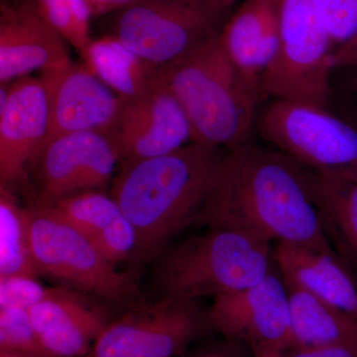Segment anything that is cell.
I'll return each instance as SVG.
<instances>
[{"label":"cell","instance_id":"obj_1","mask_svg":"<svg viewBox=\"0 0 357 357\" xmlns=\"http://www.w3.org/2000/svg\"><path fill=\"white\" fill-rule=\"evenodd\" d=\"M196 225L335 252L319 215L316 171L250 140L223 155Z\"/></svg>","mask_w":357,"mask_h":357},{"label":"cell","instance_id":"obj_2","mask_svg":"<svg viewBox=\"0 0 357 357\" xmlns=\"http://www.w3.org/2000/svg\"><path fill=\"white\" fill-rule=\"evenodd\" d=\"M223 155L192 142L163 156L121 164L110 195L137 234L130 264L154 261L174 237L196 225Z\"/></svg>","mask_w":357,"mask_h":357},{"label":"cell","instance_id":"obj_3","mask_svg":"<svg viewBox=\"0 0 357 357\" xmlns=\"http://www.w3.org/2000/svg\"><path fill=\"white\" fill-rule=\"evenodd\" d=\"M218 36L157 70V79L184 109L195 142L229 151L250 140L262 96L230 62Z\"/></svg>","mask_w":357,"mask_h":357},{"label":"cell","instance_id":"obj_4","mask_svg":"<svg viewBox=\"0 0 357 357\" xmlns=\"http://www.w3.org/2000/svg\"><path fill=\"white\" fill-rule=\"evenodd\" d=\"M160 297L201 301L250 287L275 271L270 243L244 232L206 227L154 260Z\"/></svg>","mask_w":357,"mask_h":357},{"label":"cell","instance_id":"obj_5","mask_svg":"<svg viewBox=\"0 0 357 357\" xmlns=\"http://www.w3.org/2000/svg\"><path fill=\"white\" fill-rule=\"evenodd\" d=\"M236 0H140L114 13L107 35L157 70L217 36Z\"/></svg>","mask_w":357,"mask_h":357},{"label":"cell","instance_id":"obj_6","mask_svg":"<svg viewBox=\"0 0 357 357\" xmlns=\"http://www.w3.org/2000/svg\"><path fill=\"white\" fill-rule=\"evenodd\" d=\"M30 239L40 277L126 309L141 303L132 275L119 270L88 236L48 208H30Z\"/></svg>","mask_w":357,"mask_h":357},{"label":"cell","instance_id":"obj_7","mask_svg":"<svg viewBox=\"0 0 357 357\" xmlns=\"http://www.w3.org/2000/svg\"><path fill=\"white\" fill-rule=\"evenodd\" d=\"M333 45L310 0H280V41L261 79L262 98L328 109Z\"/></svg>","mask_w":357,"mask_h":357},{"label":"cell","instance_id":"obj_8","mask_svg":"<svg viewBox=\"0 0 357 357\" xmlns=\"http://www.w3.org/2000/svg\"><path fill=\"white\" fill-rule=\"evenodd\" d=\"M211 331L201 301L160 297L112 319L84 357H184Z\"/></svg>","mask_w":357,"mask_h":357},{"label":"cell","instance_id":"obj_9","mask_svg":"<svg viewBox=\"0 0 357 357\" xmlns=\"http://www.w3.org/2000/svg\"><path fill=\"white\" fill-rule=\"evenodd\" d=\"M256 128L270 146L318 172L357 164V131L326 107L273 100Z\"/></svg>","mask_w":357,"mask_h":357},{"label":"cell","instance_id":"obj_10","mask_svg":"<svg viewBox=\"0 0 357 357\" xmlns=\"http://www.w3.org/2000/svg\"><path fill=\"white\" fill-rule=\"evenodd\" d=\"M119 162L114 132L84 131L54 138L27 169L38 192L37 206H51L77 192L100 191L114 182Z\"/></svg>","mask_w":357,"mask_h":357},{"label":"cell","instance_id":"obj_11","mask_svg":"<svg viewBox=\"0 0 357 357\" xmlns=\"http://www.w3.org/2000/svg\"><path fill=\"white\" fill-rule=\"evenodd\" d=\"M213 330L255 347H294L288 290L276 271L250 287L218 296L210 307Z\"/></svg>","mask_w":357,"mask_h":357},{"label":"cell","instance_id":"obj_12","mask_svg":"<svg viewBox=\"0 0 357 357\" xmlns=\"http://www.w3.org/2000/svg\"><path fill=\"white\" fill-rule=\"evenodd\" d=\"M114 138L121 164L163 156L195 142L184 109L157 76L144 93L126 100Z\"/></svg>","mask_w":357,"mask_h":357},{"label":"cell","instance_id":"obj_13","mask_svg":"<svg viewBox=\"0 0 357 357\" xmlns=\"http://www.w3.org/2000/svg\"><path fill=\"white\" fill-rule=\"evenodd\" d=\"M50 119V98L43 77H24L0 88V189L27 173L43 145Z\"/></svg>","mask_w":357,"mask_h":357},{"label":"cell","instance_id":"obj_14","mask_svg":"<svg viewBox=\"0 0 357 357\" xmlns=\"http://www.w3.org/2000/svg\"><path fill=\"white\" fill-rule=\"evenodd\" d=\"M41 77L50 98V119L43 145L65 134L115 132L126 100L86 66L72 64L41 73Z\"/></svg>","mask_w":357,"mask_h":357},{"label":"cell","instance_id":"obj_15","mask_svg":"<svg viewBox=\"0 0 357 357\" xmlns=\"http://www.w3.org/2000/svg\"><path fill=\"white\" fill-rule=\"evenodd\" d=\"M72 64L65 39L40 14L34 0H1L0 84Z\"/></svg>","mask_w":357,"mask_h":357},{"label":"cell","instance_id":"obj_16","mask_svg":"<svg viewBox=\"0 0 357 357\" xmlns=\"http://www.w3.org/2000/svg\"><path fill=\"white\" fill-rule=\"evenodd\" d=\"M88 295L65 287L50 288L29 310L40 342L51 357H84L112 319Z\"/></svg>","mask_w":357,"mask_h":357},{"label":"cell","instance_id":"obj_17","mask_svg":"<svg viewBox=\"0 0 357 357\" xmlns=\"http://www.w3.org/2000/svg\"><path fill=\"white\" fill-rule=\"evenodd\" d=\"M279 41L280 0H243L218 36L230 62L260 95L263 75L273 62Z\"/></svg>","mask_w":357,"mask_h":357},{"label":"cell","instance_id":"obj_18","mask_svg":"<svg viewBox=\"0 0 357 357\" xmlns=\"http://www.w3.org/2000/svg\"><path fill=\"white\" fill-rule=\"evenodd\" d=\"M274 261L286 284L304 289L357 318V285L337 252L279 243Z\"/></svg>","mask_w":357,"mask_h":357},{"label":"cell","instance_id":"obj_19","mask_svg":"<svg viewBox=\"0 0 357 357\" xmlns=\"http://www.w3.org/2000/svg\"><path fill=\"white\" fill-rule=\"evenodd\" d=\"M317 201L324 230L345 263L357 267V164L316 171Z\"/></svg>","mask_w":357,"mask_h":357},{"label":"cell","instance_id":"obj_20","mask_svg":"<svg viewBox=\"0 0 357 357\" xmlns=\"http://www.w3.org/2000/svg\"><path fill=\"white\" fill-rule=\"evenodd\" d=\"M286 287L294 347H323L357 340L356 317L304 289L291 284H286Z\"/></svg>","mask_w":357,"mask_h":357},{"label":"cell","instance_id":"obj_21","mask_svg":"<svg viewBox=\"0 0 357 357\" xmlns=\"http://www.w3.org/2000/svg\"><path fill=\"white\" fill-rule=\"evenodd\" d=\"M81 55L84 65L124 100L138 98L156 81V68L110 35L93 39Z\"/></svg>","mask_w":357,"mask_h":357},{"label":"cell","instance_id":"obj_22","mask_svg":"<svg viewBox=\"0 0 357 357\" xmlns=\"http://www.w3.org/2000/svg\"><path fill=\"white\" fill-rule=\"evenodd\" d=\"M40 275L30 239V208H22L10 189H0V277Z\"/></svg>","mask_w":357,"mask_h":357},{"label":"cell","instance_id":"obj_23","mask_svg":"<svg viewBox=\"0 0 357 357\" xmlns=\"http://www.w3.org/2000/svg\"><path fill=\"white\" fill-rule=\"evenodd\" d=\"M42 208H48L89 239L122 213L112 195L100 191L77 192Z\"/></svg>","mask_w":357,"mask_h":357},{"label":"cell","instance_id":"obj_24","mask_svg":"<svg viewBox=\"0 0 357 357\" xmlns=\"http://www.w3.org/2000/svg\"><path fill=\"white\" fill-rule=\"evenodd\" d=\"M40 14L48 21L79 54L83 53L93 38L91 20L93 17L84 0H34Z\"/></svg>","mask_w":357,"mask_h":357},{"label":"cell","instance_id":"obj_25","mask_svg":"<svg viewBox=\"0 0 357 357\" xmlns=\"http://www.w3.org/2000/svg\"><path fill=\"white\" fill-rule=\"evenodd\" d=\"M0 349L51 357L40 342L29 311L17 307H0Z\"/></svg>","mask_w":357,"mask_h":357},{"label":"cell","instance_id":"obj_26","mask_svg":"<svg viewBox=\"0 0 357 357\" xmlns=\"http://www.w3.org/2000/svg\"><path fill=\"white\" fill-rule=\"evenodd\" d=\"M91 241L109 262L117 266L121 263L130 262L137 245V234L132 223L121 213Z\"/></svg>","mask_w":357,"mask_h":357},{"label":"cell","instance_id":"obj_27","mask_svg":"<svg viewBox=\"0 0 357 357\" xmlns=\"http://www.w3.org/2000/svg\"><path fill=\"white\" fill-rule=\"evenodd\" d=\"M335 45L345 43L357 33V0H310Z\"/></svg>","mask_w":357,"mask_h":357},{"label":"cell","instance_id":"obj_28","mask_svg":"<svg viewBox=\"0 0 357 357\" xmlns=\"http://www.w3.org/2000/svg\"><path fill=\"white\" fill-rule=\"evenodd\" d=\"M328 109L357 131V65L333 70Z\"/></svg>","mask_w":357,"mask_h":357},{"label":"cell","instance_id":"obj_29","mask_svg":"<svg viewBox=\"0 0 357 357\" xmlns=\"http://www.w3.org/2000/svg\"><path fill=\"white\" fill-rule=\"evenodd\" d=\"M38 279L25 275L0 277V307H17L29 311L50 290L44 287Z\"/></svg>","mask_w":357,"mask_h":357},{"label":"cell","instance_id":"obj_30","mask_svg":"<svg viewBox=\"0 0 357 357\" xmlns=\"http://www.w3.org/2000/svg\"><path fill=\"white\" fill-rule=\"evenodd\" d=\"M184 357H255L249 345L222 337L199 340Z\"/></svg>","mask_w":357,"mask_h":357},{"label":"cell","instance_id":"obj_31","mask_svg":"<svg viewBox=\"0 0 357 357\" xmlns=\"http://www.w3.org/2000/svg\"><path fill=\"white\" fill-rule=\"evenodd\" d=\"M282 354L283 357H357V340L323 347H296Z\"/></svg>","mask_w":357,"mask_h":357},{"label":"cell","instance_id":"obj_32","mask_svg":"<svg viewBox=\"0 0 357 357\" xmlns=\"http://www.w3.org/2000/svg\"><path fill=\"white\" fill-rule=\"evenodd\" d=\"M357 65V33L345 43L340 45L331 56L332 69Z\"/></svg>","mask_w":357,"mask_h":357},{"label":"cell","instance_id":"obj_33","mask_svg":"<svg viewBox=\"0 0 357 357\" xmlns=\"http://www.w3.org/2000/svg\"><path fill=\"white\" fill-rule=\"evenodd\" d=\"M93 17L114 13L140 0H84Z\"/></svg>","mask_w":357,"mask_h":357},{"label":"cell","instance_id":"obj_34","mask_svg":"<svg viewBox=\"0 0 357 357\" xmlns=\"http://www.w3.org/2000/svg\"><path fill=\"white\" fill-rule=\"evenodd\" d=\"M255 357H283L280 349H274L270 347H252Z\"/></svg>","mask_w":357,"mask_h":357},{"label":"cell","instance_id":"obj_35","mask_svg":"<svg viewBox=\"0 0 357 357\" xmlns=\"http://www.w3.org/2000/svg\"><path fill=\"white\" fill-rule=\"evenodd\" d=\"M0 357H41L34 354H25V352L0 349Z\"/></svg>","mask_w":357,"mask_h":357}]
</instances>
